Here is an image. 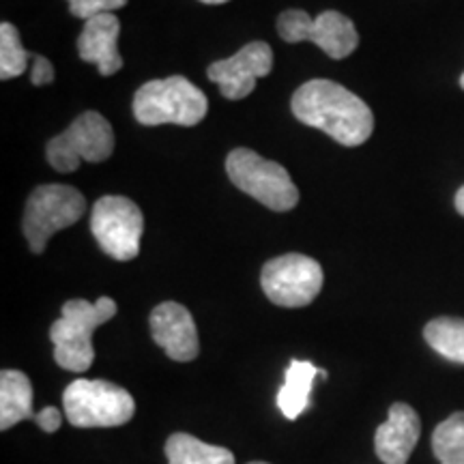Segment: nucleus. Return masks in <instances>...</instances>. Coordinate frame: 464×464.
<instances>
[{"instance_id": "4be33fe9", "label": "nucleus", "mask_w": 464, "mask_h": 464, "mask_svg": "<svg viewBox=\"0 0 464 464\" xmlns=\"http://www.w3.org/2000/svg\"><path fill=\"white\" fill-rule=\"evenodd\" d=\"M33 73H31V80L34 86H44V84H50L52 80H54V67H52V63L48 58L39 56V54H33Z\"/></svg>"}, {"instance_id": "2eb2a0df", "label": "nucleus", "mask_w": 464, "mask_h": 464, "mask_svg": "<svg viewBox=\"0 0 464 464\" xmlns=\"http://www.w3.org/2000/svg\"><path fill=\"white\" fill-rule=\"evenodd\" d=\"M33 385L20 370H3L0 374V430H9L15 423L34 420Z\"/></svg>"}, {"instance_id": "bb28decb", "label": "nucleus", "mask_w": 464, "mask_h": 464, "mask_svg": "<svg viewBox=\"0 0 464 464\" xmlns=\"http://www.w3.org/2000/svg\"><path fill=\"white\" fill-rule=\"evenodd\" d=\"M247 464H269V462H258V460H256V462H247Z\"/></svg>"}, {"instance_id": "39448f33", "label": "nucleus", "mask_w": 464, "mask_h": 464, "mask_svg": "<svg viewBox=\"0 0 464 464\" xmlns=\"http://www.w3.org/2000/svg\"><path fill=\"white\" fill-rule=\"evenodd\" d=\"M226 172L235 188L271 211H290L297 207V185L277 161L260 158L249 149H235L226 160Z\"/></svg>"}, {"instance_id": "1a4fd4ad", "label": "nucleus", "mask_w": 464, "mask_h": 464, "mask_svg": "<svg viewBox=\"0 0 464 464\" xmlns=\"http://www.w3.org/2000/svg\"><path fill=\"white\" fill-rule=\"evenodd\" d=\"M91 230L108 256L133 260L140 252L144 232L140 207L125 196H103L92 207Z\"/></svg>"}, {"instance_id": "aec40b11", "label": "nucleus", "mask_w": 464, "mask_h": 464, "mask_svg": "<svg viewBox=\"0 0 464 464\" xmlns=\"http://www.w3.org/2000/svg\"><path fill=\"white\" fill-rule=\"evenodd\" d=\"M31 58L33 54L22 45L17 28L9 22H3L0 24V80H11L24 73Z\"/></svg>"}, {"instance_id": "423d86ee", "label": "nucleus", "mask_w": 464, "mask_h": 464, "mask_svg": "<svg viewBox=\"0 0 464 464\" xmlns=\"http://www.w3.org/2000/svg\"><path fill=\"white\" fill-rule=\"evenodd\" d=\"M84 211L86 200L82 191L72 188V185L50 183L33 189V194L26 200L24 224H22L28 246L34 254H42L50 237L80 222Z\"/></svg>"}, {"instance_id": "dca6fc26", "label": "nucleus", "mask_w": 464, "mask_h": 464, "mask_svg": "<svg viewBox=\"0 0 464 464\" xmlns=\"http://www.w3.org/2000/svg\"><path fill=\"white\" fill-rule=\"evenodd\" d=\"M321 370L314 363L301 362V359H293L284 376V385L280 393H277V406L286 420H297L310 406V393L312 382H314L316 374Z\"/></svg>"}, {"instance_id": "393cba45", "label": "nucleus", "mask_w": 464, "mask_h": 464, "mask_svg": "<svg viewBox=\"0 0 464 464\" xmlns=\"http://www.w3.org/2000/svg\"><path fill=\"white\" fill-rule=\"evenodd\" d=\"M200 3H205V5H222V3H228V0H200Z\"/></svg>"}, {"instance_id": "7ed1b4c3", "label": "nucleus", "mask_w": 464, "mask_h": 464, "mask_svg": "<svg viewBox=\"0 0 464 464\" xmlns=\"http://www.w3.org/2000/svg\"><path fill=\"white\" fill-rule=\"evenodd\" d=\"M208 102L198 86L183 75L150 80L133 95V116L142 125L194 127L207 116Z\"/></svg>"}, {"instance_id": "412c9836", "label": "nucleus", "mask_w": 464, "mask_h": 464, "mask_svg": "<svg viewBox=\"0 0 464 464\" xmlns=\"http://www.w3.org/2000/svg\"><path fill=\"white\" fill-rule=\"evenodd\" d=\"M127 0H69V9L80 20H91V17L102 14H112L114 9L125 7Z\"/></svg>"}, {"instance_id": "f8f14e48", "label": "nucleus", "mask_w": 464, "mask_h": 464, "mask_svg": "<svg viewBox=\"0 0 464 464\" xmlns=\"http://www.w3.org/2000/svg\"><path fill=\"white\" fill-rule=\"evenodd\" d=\"M149 324L155 344L164 348L166 355L174 362H191L198 357V332L185 305L174 304V301L160 304L150 312Z\"/></svg>"}, {"instance_id": "f3484780", "label": "nucleus", "mask_w": 464, "mask_h": 464, "mask_svg": "<svg viewBox=\"0 0 464 464\" xmlns=\"http://www.w3.org/2000/svg\"><path fill=\"white\" fill-rule=\"evenodd\" d=\"M168 464H235V454L219 445H208L191 434L177 432L166 440Z\"/></svg>"}, {"instance_id": "9b49d317", "label": "nucleus", "mask_w": 464, "mask_h": 464, "mask_svg": "<svg viewBox=\"0 0 464 464\" xmlns=\"http://www.w3.org/2000/svg\"><path fill=\"white\" fill-rule=\"evenodd\" d=\"M274 69V52L269 44L252 42L237 52L235 56L216 61L208 67V80L216 82L226 100H243L254 91L258 78Z\"/></svg>"}, {"instance_id": "f03ea898", "label": "nucleus", "mask_w": 464, "mask_h": 464, "mask_svg": "<svg viewBox=\"0 0 464 464\" xmlns=\"http://www.w3.org/2000/svg\"><path fill=\"white\" fill-rule=\"evenodd\" d=\"M116 314V301L100 297L95 304L86 299H72L63 305V314L50 327V340L54 344V359L69 372H86L95 362L92 334L100 324Z\"/></svg>"}, {"instance_id": "5701e85b", "label": "nucleus", "mask_w": 464, "mask_h": 464, "mask_svg": "<svg viewBox=\"0 0 464 464\" xmlns=\"http://www.w3.org/2000/svg\"><path fill=\"white\" fill-rule=\"evenodd\" d=\"M34 421H37L39 428H44L45 432H56L58 428H61L63 415L56 406H45L44 411H39V413L34 415Z\"/></svg>"}, {"instance_id": "f257e3e1", "label": "nucleus", "mask_w": 464, "mask_h": 464, "mask_svg": "<svg viewBox=\"0 0 464 464\" xmlns=\"http://www.w3.org/2000/svg\"><path fill=\"white\" fill-rule=\"evenodd\" d=\"M290 108L301 123L324 131L342 147H359L374 131V114L368 103L332 80L301 84Z\"/></svg>"}, {"instance_id": "a878e982", "label": "nucleus", "mask_w": 464, "mask_h": 464, "mask_svg": "<svg viewBox=\"0 0 464 464\" xmlns=\"http://www.w3.org/2000/svg\"><path fill=\"white\" fill-rule=\"evenodd\" d=\"M460 86H462V91H464V73L460 75Z\"/></svg>"}, {"instance_id": "6ab92c4d", "label": "nucleus", "mask_w": 464, "mask_h": 464, "mask_svg": "<svg viewBox=\"0 0 464 464\" xmlns=\"http://www.w3.org/2000/svg\"><path fill=\"white\" fill-rule=\"evenodd\" d=\"M432 451L440 464H464V413L450 415L432 434Z\"/></svg>"}, {"instance_id": "b1692460", "label": "nucleus", "mask_w": 464, "mask_h": 464, "mask_svg": "<svg viewBox=\"0 0 464 464\" xmlns=\"http://www.w3.org/2000/svg\"><path fill=\"white\" fill-rule=\"evenodd\" d=\"M454 205H456V208H458V213H460V216H464V185H462L460 189H458Z\"/></svg>"}, {"instance_id": "0eeeda50", "label": "nucleus", "mask_w": 464, "mask_h": 464, "mask_svg": "<svg viewBox=\"0 0 464 464\" xmlns=\"http://www.w3.org/2000/svg\"><path fill=\"white\" fill-rule=\"evenodd\" d=\"M114 150L112 125L100 112H84L67 127L65 131L52 138L45 147V158L58 172L78 170L82 161L100 164Z\"/></svg>"}, {"instance_id": "20e7f679", "label": "nucleus", "mask_w": 464, "mask_h": 464, "mask_svg": "<svg viewBox=\"0 0 464 464\" xmlns=\"http://www.w3.org/2000/svg\"><path fill=\"white\" fill-rule=\"evenodd\" d=\"M63 406L75 428L123 426L136 413L131 393L110 381H73L63 393Z\"/></svg>"}, {"instance_id": "6e6552de", "label": "nucleus", "mask_w": 464, "mask_h": 464, "mask_svg": "<svg viewBox=\"0 0 464 464\" xmlns=\"http://www.w3.org/2000/svg\"><path fill=\"white\" fill-rule=\"evenodd\" d=\"M277 34L286 44H316L334 61L351 56L359 45L355 24L340 11H323L318 17H310L301 9H288L277 17Z\"/></svg>"}, {"instance_id": "a211bd4d", "label": "nucleus", "mask_w": 464, "mask_h": 464, "mask_svg": "<svg viewBox=\"0 0 464 464\" xmlns=\"http://www.w3.org/2000/svg\"><path fill=\"white\" fill-rule=\"evenodd\" d=\"M423 338L440 357L454 363H464V321L462 318L440 316L423 329Z\"/></svg>"}, {"instance_id": "9d476101", "label": "nucleus", "mask_w": 464, "mask_h": 464, "mask_svg": "<svg viewBox=\"0 0 464 464\" xmlns=\"http://www.w3.org/2000/svg\"><path fill=\"white\" fill-rule=\"evenodd\" d=\"M260 284L271 304L305 307L321 293L323 266L304 254H284L263 266Z\"/></svg>"}, {"instance_id": "ddd939ff", "label": "nucleus", "mask_w": 464, "mask_h": 464, "mask_svg": "<svg viewBox=\"0 0 464 464\" xmlns=\"http://www.w3.org/2000/svg\"><path fill=\"white\" fill-rule=\"evenodd\" d=\"M421 437V421L413 406L396 402L390 409L387 421L374 434L376 456L385 464H406Z\"/></svg>"}, {"instance_id": "4468645a", "label": "nucleus", "mask_w": 464, "mask_h": 464, "mask_svg": "<svg viewBox=\"0 0 464 464\" xmlns=\"http://www.w3.org/2000/svg\"><path fill=\"white\" fill-rule=\"evenodd\" d=\"M121 22L114 14H102L86 20L82 34L78 37V54L84 63L97 65L102 75H112L123 67L119 54Z\"/></svg>"}]
</instances>
